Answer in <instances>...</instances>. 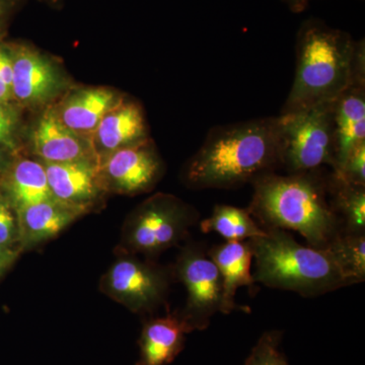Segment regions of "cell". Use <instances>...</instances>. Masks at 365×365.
<instances>
[{
	"label": "cell",
	"instance_id": "1",
	"mask_svg": "<svg viewBox=\"0 0 365 365\" xmlns=\"http://www.w3.org/2000/svg\"><path fill=\"white\" fill-rule=\"evenodd\" d=\"M280 118L213 127L184 170L193 189H234L280 169Z\"/></svg>",
	"mask_w": 365,
	"mask_h": 365
},
{
	"label": "cell",
	"instance_id": "2",
	"mask_svg": "<svg viewBox=\"0 0 365 365\" xmlns=\"http://www.w3.org/2000/svg\"><path fill=\"white\" fill-rule=\"evenodd\" d=\"M359 78H365L364 40L309 19L297 32L294 83L280 114L335 102Z\"/></svg>",
	"mask_w": 365,
	"mask_h": 365
},
{
	"label": "cell",
	"instance_id": "3",
	"mask_svg": "<svg viewBox=\"0 0 365 365\" xmlns=\"http://www.w3.org/2000/svg\"><path fill=\"white\" fill-rule=\"evenodd\" d=\"M319 170L279 175L269 173L255 180L248 211L263 228L294 230L309 246L327 249L342 225Z\"/></svg>",
	"mask_w": 365,
	"mask_h": 365
},
{
	"label": "cell",
	"instance_id": "4",
	"mask_svg": "<svg viewBox=\"0 0 365 365\" xmlns=\"http://www.w3.org/2000/svg\"><path fill=\"white\" fill-rule=\"evenodd\" d=\"M248 241L255 261V283L304 297L349 285L328 250L300 245L287 230L264 228L263 234Z\"/></svg>",
	"mask_w": 365,
	"mask_h": 365
},
{
	"label": "cell",
	"instance_id": "5",
	"mask_svg": "<svg viewBox=\"0 0 365 365\" xmlns=\"http://www.w3.org/2000/svg\"><path fill=\"white\" fill-rule=\"evenodd\" d=\"M198 211L177 197L157 194L129 215L122 230V254H158L177 246L199 220Z\"/></svg>",
	"mask_w": 365,
	"mask_h": 365
},
{
	"label": "cell",
	"instance_id": "6",
	"mask_svg": "<svg viewBox=\"0 0 365 365\" xmlns=\"http://www.w3.org/2000/svg\"><path fill=\"white\" fill-rule=\"evenodd\" d=\"M280 169L314 172L335 163L334 102L280 114Z\"/></svg>",
	"mask_w": 365,
	"mask_h": 365
},
{
	"label": "cell",
	"instance_id": "7",
	"mask_svg": "<svg viewBox=\"0 0 365 365\" xmlns=\"http://www.w3.org/2000/svg\"><path fill=\"white\" fill-rule=\"evenodd\" d=\"M172 274L187 292L186 304L178 314L192 332L205 330L215 314H223L222 277L207 249L199 242L187 245L178 256Z\"/></svg>",
	"mask_w": 365,
	"mask_h": 365
},
{
	"label": "cell",
	"instance_id": "8",
	"mask_svg": "<svg viewBox=\"0 0 365 365\" xmlns=\"http://www.w3.org/2000/svg\"><path fill=\"white\" fill-rule=\"evenodd\" d=\"M103 276V294L135 314H151L167 300L172 272L135 255L122 254Z\"/></svg>",
	"mask_w": 365,
	"mask_h": 365
},
{
	"label": "cell",
	"instance_id": "9",
	"mask_svg": "<svg viewBox=\"0 0 365 365\" xmlns=\"http://www.w3.org/2000/svg\"><path fill=\"white\" fill-rule=\"evenodd\" d=\"M163 162L150 140L114 151L98 167L103 190L135 195L150 191L162 177Z\"/></svg>",
	"mask_w": 365,
	"mask_h": 365
},
{
	"label": "cell",
	"instance_id": "10",
	"mask_svg": "<svg viewBox=\"0 0 365 365\" xmlns=\"http://www.w3.org/2000/svg\"><path fill=\"white\" fill-rule=\"evenodd\" d=\"M13 63V100L18 106L37 107L51 101L60 90L58 71L29 46L6 43Z\"/></svg>",
	"mask_w": 365,
	"mask_h": 365
},
{
	"label": "cell",
	"instance_id": "11",
	"mask_svg": "<svg viewBox=\"0 0 365 365\" xmlns=\"http://www.w3.org/2000/svg\"><path fill=\"white\" fill-rule=\"evenodd\" d=\"M34 151L45 163L98 162L93 143L67 128L53 108L46 110L32 135Z\"/></svg>",
	"mask_w": 365,
	"mask_h": 365
},
{
	"label": "cell",
	"instance_id": "12",
	"mask_svg": "<svg viewBox=\"0 0 365 365\" xmlns=\"http://www.w3.org/2000/svg\"><path fill=\"white\" fill-rule=\"evenodd\" d=\"M88 211L90 208L62 202L54 197L16 211L21 251L49 241Z\"/></svg>",
	"mask_w": 365,
	"mask_h": 365
},
{
	"label": "cell",
	"instance_id": "13",
	"mask_svg": "<svg viewBox=\"0 0 365 365\" xmlns=\"http://www.w3.org/2000/svg\"><path fill=\"white\" fill-rule=\"evenodd\" d=\"M335 163L339 172L350 151L365 141V78L354 79L334 102Z\"/></svg>",
	"mask_w": 365,
	"mask_h": 365
},
{
	"label": "cell",
	"instance_id": "14",
	"mask_svg": "<svg viewBox=\"0 0 365 365\" xmlns=\"http://www.w3.org/2000/svg\"><path fill=\"white\" fill-rule=\"evenodd\" d=\"M93 137V150L100 162L114 151L148 140L140 106L121 101L105 115Z\"/></svg>",
	"mask_w": 365,
	"mask_h": 365
},
{
	"label": "cell",
	"instance_id": "15",
	"mask_svg": "<svg viewBox=\"0 0 365 365\" xmlns=\"http://www.w3.org/2000/svg\"><path fill=\"white\" fill-rule=\"evenodd\" d=\"M53 197L62 202L91 209V203L104 191L101 185L100 163H44Z\"/></svg>",
	"mask_w": 365,
	"mask_h": 365
},
{
	"label": "cell",
	"instance_id": "16",
	"mask_svg": "<svg viewBox=\"0 0 365 365\" xmlns=\"http://www.w3.org/2000/svg\"><path fill=\"white\" fill-rule=\"evenodd\" d=\"M193 333L179 314L148 319L139 338L136 365H169L182 351L186 336Z\"/></svg>",
	"mask_w": 365,
	"mask_h": 365
},
{
	"label": "cell",
	"instance_id": "17",
	"mask_svg": "<svg viewBox=\"0 0 365 365\" xmlns=\"http://www.w3.org/2000/svg\"><path fill=\"white\" fill-rule=\"evenodd\" d=\"M209 257L215 262L222 277L223 287V314L235 309L249 312V307L235 304V294L241 287H253L252 274L253 252L249 241L225 242L207 250Z\"/></svg>",
	"mask_w": 365,
	"mask_h": 365
},
{
	"label": "cell",
	"instance_id": "18",
	"mask_svg": "<svg viewBox=\"0 0 365 365\" xmlns=\"http://www.w3.org/2000/svg\"><path fill=\"white\" fill-rule=\"evenodd\" d=\"M121 101L107 88H78L66 98L56 113L67 128L83 136L95 133L105 115Z\"/></svg>",
	"mask_w": 365,
	"mask_h": 365
},
{
	"label": "cell",
	"instance_id": "19",
	"mask_svg": "<svg viewBox=\"0 0 365 365\" xmlns=\"http://www.w3.org/2000/svg\"><path fill=\"white\" fill-rule=\"evenodd\" d=\"M0 186L16 212L53 198L45 165L28 158L14 160Z\"/></svg>",
	"mask_w": 365,
	"mask_h": 365
},
{
	"label": "cell",
	"instance_id": "20",
	"mask_svg": "<svg viewBox=\"0 0 365 365\" xmlns=\"http://www.w3.org/2000/svg\"><path fill=\"white\" fill-rule=\"evenodd\" d=\"M200 228L204 234L216 232L227 242L248 241L264 232L248 209L230 205H216Z\"/></svg>",
	"mask_w": 365,
	"mask_h": 365
},
{
	"label": "cell",
	"instance_id": "21",
	"mask_svg": "<svg viewBox=\"0 0 365 365\" xmlns=\"http://www.w3.org/2000/svg\"><path fill=\"white\" fill-rule=\"evenodd\" d=\"M332 206L339 218L342 232L364 234L365 186L352 185L331 176L328 182Z\"/></svg>",
	"mask_w": 365,
	"mask_h": 365
},
{
	"label": "cell",
	"instance_id": "22",
	"mask_svg": "<svg viewBox=\"0 0 365 365\" xmlns=\"http://www.w3.org/2000/svg\"><path fill=\"white\" fill-rule=\"evenodd\" d=\"M339 266L348 284L365 279V234L341 232L327 248Z\"/></svg>",
	"mask_w": 365,
	"mask_h": 365
},
{
	"label": "cell",
	"instance_id": "23",
	"mask_svg": "<svg viewBox=\"0 0 365 365\" xmlns=\"http://www.w3.org/2000/svg\"><path fill=\"white\" fill-rule=\"evenodd\" d=\"M282 332L268 331L257 341L245 365H289L281 350Z\"/></svg>",
	"mask_w": 365,
	"mask_h": 365
},
{
	"label": "cell",
	"instance_id": "24",
	"mask_svg": "<svg viewBox=\"0 0 365 365\" xmlns=\"http://www.w3.org/2000/svg\"><path fill=\"white\" fill-rule=\"evenodd\" d=\"M20 114L14 102H0V148L14 153L19 148Z\"/></svg>",
	"mask_w": 365,
	"mask_h": 365
},
{
	"label": "cell",
	"instance_id": "25",
	"mask_svg": "<svg viewBox=\"0 0 365 365\" xmlns=\"http://www.w3.org/2000/svg\"><path fill=\"white\" fill-rule=\"evenodd\" d=\"M332 176L349 184L365 186V141L350 151L342 169L332 173Z\"/></svg>",
	"mask_w": 365,
	"mask_h": 365
},
{
	"label": "cell",
	"instance_id": "26",
	"mask_svg": "<svg viewBox=\"0 0 365 365\" xmlns=\"http://www.w3.org/2000/svg\"><path fill=\"white\" fill-rule=\"evenodd\" d=\"M19 244L16 212L7 197L0 190V246L14 248Z\"/></svg>",
	"mask_w": 365,
	"mask_h": 365
},
{
	"label": "cell",
	"instance_id": "27",
	"mask_svg": "<svg viewBox=\"0 0 365 365\" xmlns=\"http://www.w3.org/2000/svg\"><path fill=\"white\" fill-rule=\"evenodd\" d=\"M13 63L7 51L6 43L0 41V102H14Z\"/></svg>",
	"mask_w": 365,
	"mask_h": 365
},
{
	"label": "cell",
	"instance_id": "28",
	"mask_svg": "<svg viewBox=\"0 0 365 365\" xmlns=\"http://www.w3.org/2000/svg\"><path fill=\"white\" fill-rule=\"evenodd\" d=\"M24 2L25 0H0V41H2L14 14Z\"/></svg>",
	"mask_w": 365,
	"mask_h": 365
},
{
	"label": "cell",
	"instance_id": "29",
	"mask_svg": "<svg viewBox=\"0 0 365 365\" xmlns=\"http://www.w3.org/2000/svg\"><path fill=\"white\" fill-rule=\"evenodd\" d=\"M20 251V249L0 246V275H2L4 271L13 265L14 262L18 258Z\"/></svg>",
	"mask_w": 365,
	"mask_h": 365
},
{
	"label": "cell",
	"instance_id": "30",
	"mask_svg": "<svg viewBox=\"0 0 365 365\" xmlns=\"http://www.w3.org/2000/svg\"><path fill=\"white\" fill-rule=\"evenodd\" d=\"M11 155H13V153L4 150V148H0V182L6 176L7 170H9V167H11V163L14 162Z\"/></svg>",
	"mask_w": 365,
	"mask_h": 365
},
{
	"label": "cell",
	"instance_id": "31",
	"mask_svg": "<svg viewBox=\"0 0 365 365\" xmlns=\"http://www.w3.org/2000/svg\"><path fill=\"white\" fill-rule=\"evenodd\" d=\"M281 1L287 4V6L292 13L299 14L307 9V7L313 0H281Z\"/></svg>",
	"mask_w": 365,
	"mask_h": 365
},
{
	"label": "cell",
	"instance_id": "32",
	"mask_svg": "<svg viewBox=\"0 0 365 365\" xmlns=\"http://www.w3.org/2000/svg\"><path fill=\"white\" fill-rule=\"evenodd\" d=\"M46 1L49 2V4H53V6H56V4H58L61 0H46Z\"/></svg>",
	"mask_w": 365,
	"mask_h": 365
}]
</instances>
